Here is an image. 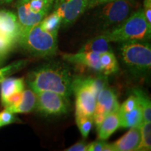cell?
Segmentation results:
<instances>
[{"label":"cell","mask_w":151,"mask_h":151,"mask_svg":"<svg viewBox=\"0 0 151 151\" xmlns=\"http://www.w3.org/2000/svg\"><path fill=\"white\" fill-rule=\"evenodd\" d=\"M28 86L35 92L50 91L69 98L72 93L73 78L67 66L50 63L41 66L27 76Z\"/></svg>","instance_id":"obj_1"},{"label":"cell","mask_w":151,"mask_h":151,"mask_svg":"<svg viewBox=\"0 0 151 151\" xmlns=\"http://www.w3.org/2000/svg\"><path fill=\"white\" fill-rule=\"evenodd\" d=\"M101 36L109 42L146 41L150 39L151 27L146 21L143 9H140Z\"/></svg>","instance_id":"obj_2"},{"label":"cell","mask_w":151,"mask_h":151,"mask_svg":"<svg viewBox=\"0 0 151 151\" xmlns=\"http://www.w3.org/2000/svg\"><path fill=\"white\" fill-rule=\"evenodd\" d=\"M58 34L45 30L39 22L21 33L18 44L32 55L48 57L57 51Z\"/></svg>","instance_id":"obj_3"},{"label":"cell","mask_w":151,"mask_h":151,"mask_svg":"<svg viewBox=\"0 0 151 151\" xmlns=\"http://www.w3.org/2000/svg\"><path fill=\"white\" fill-rule=\"evenodd\" d=\"M120 52L124 65L137 73L150 70L151 47L144 41H129L121 43Z\"/></svg>","instance_id":"obj_4"},{"label":"cell","mask_w":151,"mask_h":151,"mask_svg":"<svg viewBox=\"0 0 151 151\" xmlns=\"http://www.w3.org/2000/svg\"><path fill=\"white\" fill-rule=\"evenodd\" d=\"M99 18L105 27L120 24L135 9L134 0H116L101 5Z\"/></svg>","instance_id":"obj_5"},{"label":"cell","mask_w":151,"mask_h":151,"mask_svg":"<svg viewBox=\"0 0 151 151\" xmlns=\"http://www.w3.org/2000/svg\"><path fill=\"white\" fill-rule=\"evenodd\" d=\"M37 96V111L45 116H60L69 111V98L50 91L36 92Z\"/></svg>","instance_id":"obj_6"},{"label":"cell","mask_w":151,"mask_h":151,"mask_svg":"<svg viewBox=\"0 0 151 151\" xmlns=\"http://www.w3.org/2000/svg\"><path fill=\"white\" fill-rule=\"evenodd\" d=\"M72 92L76 96V115L93 116L97 97L85 78L73 80Z\"/></svg>","instance_id":"obj_7"},{"label":"cell","mask_w":151,"mask_h":151,"mask_svg":"<svg viewBox=\"0 0 151 151\" xmlns=\"http://www.w3.org/2000/svg\"><path fill=\"white\" fill-rule=\"evenodd\" d=\"M120 108L118 97L111 88L106 87L101 90L97 97L95 109L93 113V121L98 128L106 116L109 113L118 111Z\"/></svg>","instance_id":"obj_8"},{"label":"cell","mask_w":151,"mask_h":151,"mask_svg":"<svg viewBox=\"0 0 151 151\" xmlns=\"http://www.w3.org/2000/svg\"><path fill=\"white\" fill-rule=\"evenodd\" d=\"M21 27L18 17L12 11L0 10V38L18 43Z\"/></svg>","instance_id":"obj_9"},{"label":"cell","mask_w":151,"mask_h":151,"mask_svg":"<svg viewBox=\"0 0 151 151\" xmlns=\"http://www.w3.org/2000/svg\"><path fill=\"white\" fill-rule=\"evenodd\" d=\"M16 8L18 11L17 17L21 27V33L39 24L47 15L46 13H33L27 8L22 0H18L16 3Z\"/></svg>","instance_id":"obj_10"},{"label":"cell","mask_w":151,"mask_h":151,"mask_svg":"<svg viewBox=\"0 0 151 151\" xmlns=\"http://www.w3.org/2000/svg\"><path fill=\"white\" fill-rule=\"evenodd\" d=\"M62 58L74 65L90 68L94 71H100L99 54L92 52L79 51L77 53L64 54Z\"/></svg>","instance_id":"obj_11"},{"label":"cell","mask_w":151,"mask_h":151,"mask_svg":"<svg viewBox=\"0 0 151 151\" xmlns=\"http://www.w3.org/2000/svg\"><path fill=\"white\" fill-rule=\"evenodd\" d=\"M140 141V127H132L125 134L111 145L113 151H133L137 150Z\"/></svg>","instance_id":"obj_12"},{"label":"cell","mask_w":151,"mask_h":151,"mask_svg":"<svg viewBox=\"0 0 151 151\" xmlns=\"http://www.w3.org/2000/svg\"><path fill=\"white\" fill-rule=\"evenodd\" d=\"M88 0H69L66 4L62 24L67 27L72 24L88 9Z\"/></svg>","instance_id":"obj_13"},{"label":"cell","mask_w":151,"mask_h":151,"mask_svg":"<svg viewBox=\"0 0 151 151\" xmlns=\"http://www.w3.org/2000/svg\"><path fill=\"white\" fill-rule=\"evenodd\" d=\"M121 127L118 111L106 116L98 129V137L100 140H106L119 128Z\"/></svg>","instance_id":"obj_14"},{"label":"cell","mask_w":151,"mask_h":151,"mask_svg":"<svg viewBox=\"0 0 151 151\" xmlns=\"http://www.w3.org/2000/svg\"><path fill=\"white\" fill-rule=\"evenodd\" d=\"M37 96L35 91L32 89L24 90L22 97L20 102L16 106L10 108L5 109L6 110L14 113H27L32 112L37 108Z\"/></svg>","instance_id":"obj_15"},{"label":"cell","mask_w":151,"mask_h":151,"mask_svg":"<svg viewBox=\"0 0 151 151\" xmlns=\"http://www.w3.org/2000/svg\"><path fill=\"white\" fill-rule=\"evenodd\" d=\"M121 127L132 128L141 127L143 122V113L139 104L134 109L126 112L118 111Z\"/></svg>","instance_id":"obj_16"},{"label":"cell","mask_w":151,"mask_h":151,"mask_svg":"<svg viewBox=\"0 0 151 151\" xmlns=\"http://www.w3.org/2000/svg\"><path fill=\"white\" fill-rule=\"evenodd\" d=\"M24 90V81L23 78H6L1 83L0 98L1 102L16 92H22Z\"/></svg>","instance_id":"obj_17"},{"label":"cell","mask_w":151,"mask_h":151,"mask_svg":"<svg viewBox=\"0 0 151 151\" xmlns=\"http://www.w3.org/2000/svg\"><path fill=\"white\" fill-rule=\"evenodd\" d=\"M100 72L104 76H109L119 70V64L112 51L99 54Z\"/></svg>","instance_id":"obj_18"},{"label":"cell","mask_w":151,"mask_h":151,"mask_svg":"<svg viewBox=\"0 0 151 151\" xmlns=\"http://www.w3.org/2000/svg\"><path fill=\"white\" fill-rule=\"evenodd\" d=\"M106 39L101 35L88 41L81 48V52H92L97 54H101L105 52L112 51L110 44Z\"/></svg>","instance_id":"obj_19"},{"label":"cell","mask_w":151,"mask_h":151,"mask_svg":"<svg viewBox=\"0 0 151 151\" xmlns=\"http://www.w3.org/2000/svg\"><path fill=\"white\" fill-rule=\"evenodd\" d=\"M133 94L137 97L138 103L140 106L143 113V121H151V102L148 96L140 89L133 90Z\"/></svg>","instance_id":"obj_20"},{"label":"cell","mask_w":151,"mask_h":151,"mask_svg":"<svg viewBox=\"0 0 151 151\" xmlns=\"http://www.w3.org/2000/svg\"><path fill=\"white\" fill-rule=\"evenodd\" d=\"M62 17L53 11L52 14H49L40 22L41 26L46 31L52 33H58L62 24Z\"/></svg>","instance_id":"obj_21"},{"label":"cell","mask_w":151,"mask_h":151,"mask_svg":"<svg viewBox=\"0 0 151 151\" xmlns=\"http://www.w3.org/2000/svg\"><path fill=\"white\" fill-rule=\"evenodd\" d=\"M27 8L35 14H48L53 5L54 0H22Z\"/></svg>","instance_id":"obj_22"},{"label":"cell","mask_w":151,"mask_h":151,"mask_svg":"<svg viewBox=\"0 0 151 151\" xmlns=\"http://www.w3.org/2000/svg\"><path fill=\"white\" fill-rule=\"evenodd\" d=\"M141 141L137 150L148 151L151 150V123L143 122L140 127Z\"/></svg>","instance_id":"obj_23"},{"label":"cell","mask_w":151,"mask_h":151,"mask_svg":"<svg viewBox=\"0 0 151 151\" xmlns=\"http://www.w3.org/2000/svg\"><path fill=\"white\" fill-rule=\"evenodd\" d=\"M76 122L82 137H88L93 124V118L92 116L76 115Z\"/></svg>","instance_id":"obj_24"},{"label":"cell","mask_w":151,"mask_h":151,"mask_svg":"<svg viewBox=\"0 0 151 151\" xmlns=\"http://www.w3.org/2000/svg\"><path fill=\"white\" fill-rule=\"evenodd\" d=\"M27 63V60H19L0 69V83L9 76L20 71Z\"/></svg>","instance_id":"obj_25"},{"label":"cell","mask_w":151,"mask_h":151,"mask_svg":"<svg viewBox=\"0 0 151 151\" xmlns=\"http://www.w3.org/2000/svg\"><path fill=\"white\" fill-rule=\"evenodd\" d=\"M85 79L96 97H97L98 94L100 91L107 87L108 85L106 76L97 77V78H87Z\"/></svg>","instance_id":"obj_26"},{"label":"cell","mask_w":151,"mask_h":151,"mask_svg":"<svg viewBox=\"0 0 151 151\" xmlns=\"http://www.w3.org/2000/svg\"><path fill=\"white\" fill-rule=\"evenodd\" d=\"M88 151H113V148L111 143L110 144L104 140H101L89 143Z\"/></svg>","instance_id":"obj_27"},{"label":"cell","mask_w":151,"mask_h":151,"mask_svg":"<svg viewBox=\"0 0 151 151\" xmlns=\"http://www.w3.org/2000/svg\"><path fill=\"white\" fill-rule=\"evenodd\" d=\"M138 105H139V103H138L137 97L134 94H132L122 104V105H120L118 111L120 112H126V111L132 110Z\"/></svg>","instance_id":"obj_28"},{"label":"cell","mask_w":151,"mask_h":151,"mask_svg":"<svg viewBox=\"0 0 151 151\" xmlns=\"http://www.w3.org/2000/svg\"><path fill=\"white\" fill-rule=\"evenodd\" d=\"M16 118L15 113L4 109L3 111L0 112V126L8 125L13 122H16Z\"/></svg>","instance_id":"obj_29"},{"label":"cell","mask_w":151,"mask_h":151,"mask_svg":"<svg viewBox=\"0 0 151 151\" xmlns=\"http://www.w3.org/2000/svg\"><path fill=\"white\" fill-rule=\"evenodd\" d=\"M143 13L147 22L151 27V0L143 1Z\"/></svg>","instance_id":"obj_30"},{"label":"cell","mask_w":151,"mask_h":151,"mask_svg":"<svg viewBox=\"0 0 151 151\" xmlns=\"http://www.w3.org/2000/svg\"><path fill=\"white\" fill-rule=\"evenodd\" d=\"M88 144L84 142H78L73 145L69 148H67V151H87L88 150Z\"/></svg>","instance_id":"obj_31"},{"label":"cell","mask_w":151,"mask_h":151,"mask_svg":"<svg viewBox=\"0 0 151 151\" xmlns=\"http://www.w3.org/2000/svg\"><path fill=\"white\" fill-rule=\"evenodd\" d=\"M113 1H116V0H88V9H92L94 7L99 6L104 4L106 3Z\"/></svg>","instance_id":"obj_32"},{"label":"cell","mask_w":151,"mask_h":151,"mask_svg":"<svg viewBox=\"0 0 151 151\" xmlns=\"http://www.w3.org/2000/svg\"><path fill=\"white\" fill-rule=\"evenodd\" d=\"M13 1H14V0H0V4H2L10 3Z\"/></svg>","instance_id":"obj_33"},{"label":"cell","mask_w":151,"mask_h":151,"mask_svg":"<svg viewBox=\"0 0 151 151\" xmlns=\"http://www.w3.org/2000/svg\"><path fill=\"white\" fill-rule=\"evenodd\" d=\"M0 127H1V126H0Z\"/></svg>","instance_id":"obj_34"}]
</instances>
